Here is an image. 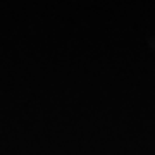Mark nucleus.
I'll return each mask as SVG.
<instances>
[]
</instances>
